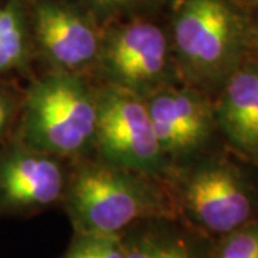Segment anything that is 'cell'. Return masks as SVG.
Instances as JSON below:
<instances>
[{
  "mask_svg": "<svg viewBox=\"0 0 258 258\" xmlns=\"http://www.w3.org/2000/svg\"><path fill=\"white\" fill-rule=\"evenodd\" d=\"M249 56L258 60V15L249 16Z\"/></svg>",
  "mask_w": 258,
  "mask_h": 258,
  "instance_id": "cell-17",
  "label": "cell"
},
{
  "mask_svg": "<svg viewBox=\"0 0 258 258\" xmlns=\"http://www.w3.org/2000/svg\"><path fill=\"white\" fill-rule=\"evenodd\" d=\"M235 2H237V3H240L244 9H248V8L258 9V0H235Z\"/></svg>",
  "mask_w": 258,
  "mask_h": 258,
  "instance_id": "cell-18",
  "label": "cell"
},
{
  "mask_svg": "<svg viewBox=\"0 0 258 258\" xmlns=\"http://www.w3.org/2000/svg\"><path fill=\"white\" fill-rule=\"evenodd\" d=\"M120 237L126 258H212L215 241L179 218L139 221Z\"/></svg>",
  "mask_w": 258,
  "mask_h": 258,
  "instance_id": "cell-11",
  "label": "cell"
},
{
  "mask_svg": "<svg viewBox=\"0 0 258 258\" xmlns=\"http://www.w3.org/2000/svg\"><path fill=\"white\" fill-rule=\"evenodd\" d=\"M144 99L159 147L171 166L208 151L218 134L212 96L195 86L176 82Z\"/></svg>",
  "mask_w": 258,
  "mask_h": 258,
  "instance_id": "cell-9",
  "label": "cell"
},
{
  "mask_svg": "<svg viewBox=\"0 0 258 258\" xmlns=\"http://www.w3.org/2000/svg\"><path fill=\"white\" fill-rule=\"evenodd\" d=\"M218 134L234 155L258 168V60L248 56L214 96Z\"/></svg>",
  "mask_w": 258,
  "mask_h": 258,
  "instance_id": "cell-10",
  "label": "cell"
},
{
  "mask_svg": "<svg viewBox=\"0 0 258 258\" xmlns=\"http://www.w3.org/2000/svg\"><path fill=\"white\" fill-rule=\"evenodd\" d=\"M29 19L35 53L52 71H95L103 30L89 13L66 0H29Z\"/></svg>",
  "mask_w": 258,
  "mask_h": 258,
  "instance_id": "cell-8",
  "label": "cell"
},
{
  "mask_svg": "<svg viewBox=\"0 0 258 258\" xmlns=\"http://www.w3.org/2000/svg\"><path fill=\"white\" fill-rule=\"evenodd\" d=\"M169 35L181 82L212 98L249 56V15L235 0H179Z\"/></svg>",
  "mask_w": 258,
  "mask_h": 258,
  "instance_id": "cell-3",
  "label": "cell"
},
{
  "mask_svg": "<svg viewBox=\"0 0 258 258\" xmlns=\"http://www.w3.org/2000/svg\"><path fill=\"white\" fill-rule=\"evenodd\" d=\"M95 71L105 83L142 98L181 82L171 35L144 19L103 29Z\"/></svg>",
  "mask_w": 258,
  "mask_h": 258,
  "instance_id": "cell-5",
  "label": "cell"
},
{
  "mask_svg": "<svg viewBox=\"0 0 258 258\" xmlns=\"http://www.w3.org/2000/svg\"><path fill=\"white\" fill-rule=\"evenodd\" d=\"M35 56L29 0H5L0 9V79L26 72Z\"/></svg>",
  "mask_w": 258,
  "mask_h": 258,
  "instance_id": "cell-12",
  "label": "cell"
},
{
  "mask_svg": "<svg viewBox=\"0 0 258 258\" xmlns=\"http://www.w3.org/2000/svg\"><path fill=\"white\" fill-rule=\"evenodd\" d=\"M60 258H126L120 234H78Z\"/></svg>",
  "mask_w": 258,
  "mask_h": 258,
  "instance_id": "cell-13",
  "label": "cell"
},
{
  "mask_svg": "<svg viewBox=\"0 0 258 258\" xmlns=\"http://www.w3.org/2000/svg\"><path fill=\"white\" fill-rule=\"evenodd\" d=\"M96 118V88L86 75L50 71L23 91L13 135L64 161H76L92 152Z\"/></svg>",
  "mask_w": 258,
  "mask_h": 258,
  "instance_id": "cell-4",
  "label": "cell"
},
{
  "mask_svg": "<svg viewBox=\"0 0 258 258\" xmlns=\"http://www.w3.org/2000/svg\"><path fill=\"white\" fill-rule=\"evenodd\" d=\"M92 9L102 16L109 18L122 10L131 8L137 0H88Z\"/></svg>",
  "mask_w": 258,
  "mask_h": 258,
  "instance_id": "cell-16",
  "label": "cell"
},
{
  "mask_svg": "<svg viewBox=\"0 0 258 258\" xmlns=\"http://www.w3.org/2000/svg\"><path fill=\"white\" fill-rule=\"evenodd\" d=\"M98 118L92 152L113 165L166 179L172 166L159 147L142 96L103 83L96 88Z\"/></svg>",
  "mask_w": 258,
  "mask_h": 258,
  "instance_id": "cell-6",
  "label": "cell"
},
{
  "mask_svg": "<svg viewBox=\"0 0 258 258\" xmlns=\"http://www.w3.org/2000/svg\"><path fill=\"white\" fill-rule=\"evenodd\" d=\"M251 166L210 151L172 166L165 182L178 218L212 240L258 221V174Z\"/></svg>",
  "mask_w": 258,
  "mask_h": 258,
  "instance_id": "cell-2",
  "label": "cell"
},
{
  "mask_svg": "<svg viewBox=\"0 0 258 258\" xmlns=\"http://www.w3.org/2000/svg\"><path fill=\"white\" fill-rule=\"evenodd\" d=\"M78 234H122L151 218H178L165 179L89 155L74 161L62 205Z\"/></svg>",
  "mask_w": 258,
  "mask_h": 258,
  "instance_id": "cell-1",
  "label": "cell"
},
{
  "mask_svg": "<svg viewBox=\"0 0 258 258\" xmlns=\"http://www.w3.org/2000/svg\"><path fill=\"white\" fill-rule=\"evenodd\" d=\"M23 102V91L8 79H0V145L15 134Z\"/></svg>",
  "mask_w": 258,
  "mask_h": 258,
  "instance_id": "cell-15",
  "label": "cell"
},
{
  "mask_svg": "<svg viewBox=\"0 0 258 258\" xmlns=\"http://www.w3.org/2000/svg\"><path fill=\"white\" fill-rule=\"evenodd\" d=\"M212 258H258V221L217 238Z\"/></svg>",
  "mask_w": 258,
  "mask_h": 258,
  "instance_id": "cell-14",
  "label": "cell"
},
{
  "mask_svg": "<svg viewBox=\"0 0 258 258\" xmlns=\"http://www.w3.org/2000/svg\"><path fill=\"white\" fill-rule=\"evenodd\" d=\"M69 168L12 135L0 145V218H29L62 205Z\"/></svg>",
  "mask_w": 258,
  "mask_h": 258,
  "instance_id": "cell-7",
  "label": "cell"
},
{
  "mask_svg": "<svg viewBox=\"0 0 258 258\" xmlns=\"http://www.w3.org/2000/svg\"><path fill=\"white\" fill-rule=\"evenodd\" d=\"M3 3H5V0H0V9H2V6H3Z\"/></svg>",
  "mask_w": 258,
  "mask_h": 258,
  "instance_id": "cell-19",
  "label": "cell"
}]
</instances>
